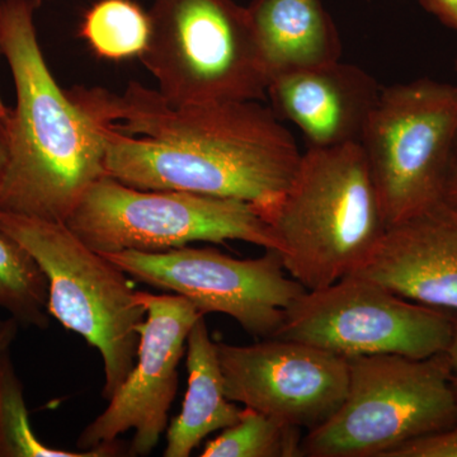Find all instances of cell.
I'll list each match as a JSON object with an SVG mask.
<instances>
[{
	"label": "cell",
	"mask_w": 457,
	"mask_h": 457,
	"mask_svg": "<svg viewBox=\"0 0 457 457\" xmlns=\"http://www.w3.org/2000/svg\"><path fill=\"white\" fill-rule=\"evenodd\" d=\"M69 92L104 123L108 176L130 187L234 198L263 216L302 162L293 134L260 101L173 104L137 82L122 95Z\"/></svg>",
	"instance_id": "1"
},
{
	"label": "cell",
	"mask_w": 457,
	"mask_h": 457,
	"mask_svg": "<svg viewBox=\"0 0 457 457\" xmlns=\"http://www.w3.org/2000/svg\"><path fill=\"white\" fill-rule=\"evenodd\" d=\"M3 54L16 88L0 212L65 222L106 171L102 125L56 82L42 54L32 0H2Z\"/></svg>",
	"instance_id": "2"
},
{
	"label": "cell",
	"mask_w": 457,
	"mask_h": 457,
	"mask_svg": "<svg viewBox=\"0 0 457 457\" xmlns=\"http://www.w3.org/2000/svg\"><path fill=\"white\" fill-rule=\"evenodd\" d=\"M263 218L286 272L306 290L359 270L389 228L360 144L306 150L293 182Z\"/></svg>",
	"instance_id": "3"
},
{
	"label": "cell",
	"mask_w": 457,
	"mask_h": 457,
	"mask_svg": "<svg viewBox=\"0 0 457 457\" xmlns=\"http://www.w3.org/2000/svg\"><path fill=\"white\" fill-rule=\"evenodd\" d=\"M345 399L308 431L302 456L387 457L394 450L457 423V396L446 352L352 357Z\"/></svg>",
	"instance_id": "4"
},
{
	"label": "cell",
	"mask_w": 457,
	"mask_h": 457,
	"mask_svg": "<svg viewBox=\"0 0 457 457\" xmlns=\"http://www.w3.org/2000/svg\"><path fill=\"white\" fill-rule=\"evenodd\" d=\"M0 228L25 246L47 279V312L101 354L110 400L126 380L139 350L146 309L128 276L90 249L65 222L0 212Z\"/></svg>",
	"instance_id": "5"
},
{
	"label": "cell",
	"mask_w": 457,
	"mask_h": 457,
	"mask_svg": "<svg viewBox=\"0 0 457 457\" xmlns=\"http://www.w3.org/2000/svg\"><path fill=\"white\" fill-rule=\"evenodd\" d=\"M152 33L139 57L173 104L267 98L246 8L233 0H155Z\"/></svg>",
	"instance_id": "6"
},
{
	"label": "cell",
	"mask_w": 457,
	"mask_h": 457,
	"mask_svg": "<svg viewBox=\"0 0 457 457\" xmlns=\"http://www.w3.org/2000/svg\"><path fill=\"white\" fill-rule=\"evenodd\" d=\"M98 253H161L196 242L228 240L278 251L269 222L253 204L185 191H155L104 176L90 186L65 221Z\"/></svg>",
	"instance_id": "7"
},
{
	"label": "cell",
	"mask_w": 457,
	"mask_h": 457,
	"mask_svg": "<svg viewBox=\"0 0 457 457\" xmlns=\"http://www.w3.org/2000/svg\"><path fill=\"white\" fill-rule=\"evenodd\" d=\"M457 135V84L423 79L381 90L360 145L387 227L444 200Z\"/></svg>",
	"instance_id": "8"
},
{
	"label": "cell",
	"mask_w": 457,
	"mask_h": 457,
	"mask_svg": "<svg viewBox=\"0 0 457 457\" xmlns=\"http://www.w3.org/2000/svg\"><path fill=\"white\" fill-rule=\"evenodd\" d=\"M453 312L405 299L363 276L306 290L287 309L278 338L345 357L399 354L427 359L446 352Z\"/></svg>",
	"instance_id": "9"
},
{
	"label": "cell",
	"mask_w": 457,
	"mask_h": 457,
	"mask_svg": "<svg viewBox=\"0 0 457 457\" xmlns=\"http://www.w3.org/2000/svg\"><path fill=\"white\" fill-rule=\"evenodd\" d=\"M143 284L180 295L204 315L220 312L249 335L272 338L306 288L285 270L278 251L237 260L213 248L182 246L161 253H101Z\"/></svg>",
	"instance_id": "10"
},
{
	"label": "cell",
	"mask_w": 457,
	"mask_h": 457,
	"mask_svg": "<svg viewBox=\"0 0 457 457\" xmlns=\"http://www.w3.org/2000/svg\"><path fill=\"white\" fill-rule=\"evenodd\" d=\"M137 296L145 306L146 318L137 328V362L104 413L80 433V451L114 444L119 436L134 429L129 455L147 456L167 429L188 335L204 315L180 295L137 291Z\"/></svg>",
	"instance_id": "11"
},
{
	"label": "cell",
	"mask_w": 457,
	"mask_h": 457,
	"mask_svg": "<svg viewBox=\"0 0 457 457\" xmlns=\"http://www.w3.org/2000/svg\"><path fill=\"white\" fill-rule=\"evenodd\" d=\"M218 345L225 394L231 402L308 431L329 420L345 399L348 360L293 339Z\"/></svg>",
	"instance_id": "12"
},
{
	"label": "cell",
	"mask_w": 457,
	"mask_h": 457,
	"mask_svg": "<svg viewBox=\"0 0 457 457\" xmlns=\"http://www.w3.org/2000/svg\"><path fill=\"white\" fill-rule=\"evenodd\" d=\"M356 275L393 293L457 314V206L441 200L387 228Z\"/></svg>",
	"instance_id": "13"
},
{
	"label": "cell",
	"mask_w": 457,
	"mask_h": 457,
	"mask_svg": "<svg viewBox=\"0 0 457 457\" xmlns=\"http://www.w3.org/2000/svg\"><path fill=\"white\" fill-rule=\"evenodd\" d=\"M383 87L363 69L333 64L270 80L267 98L282 122L302 131L308 149L360 144Z\"/></svg>",
	"instance_id": "14"
},
{
	"label": "cell",
	"mask_w": 457,
	"mask_h": 457,
	"mask_svg": "<svg viewBox=\"0 0 457 457\" xmlns=\"http://www.w3.org/2000/svg\"><path fill=\"white\" fill-rule=\"evenodd\" d=\"M246 11L269 84L341 59L338 29L321 0H253Z\"/></svg>",
	"instance_id": "15"
},
{
	"label": "cell",
	"mask_w": 457,
	"mask_h": 457,
	"mask_svg": "<svg viewBox=\"0 0 457 457\" xmlns=\"http://www.w3.org/2000/svg\"><path fill=\"white\" fill-rule=\"evenodd\" d=\"M204 317L198 319L187 338L188 386L182 411L167 429L164 457H188L213 432L239 420L242 409L225 394L218 345Z\"/></svg>",
	"instance_id": "16"
},
{
	"label": "cell",
	"mask_w": 457,
	"mask_h": 457,
	"mask_svg": "<svg viewBox=\"0 0 457 457\" xmlns=\"http://www.w3.org/2000/svg\"><path fill=\"white\" fill-rule=\"evenodd\" d=\"M20 323L9 317L0 320V457H110L117 455L116 444L90 451L55 449L36 436L26 407L23 386L14 369L12 347Z\"/></svg>",
	"instance_id": "17"
},
{
	"label": "cell",
	"mask_w": 457,
	"mask_h": 457,
	"mask_svg": "<svg viewBox=\"0 0 457 457\" xmlns=\"http://www.w3.org/2000/svg\"><path fill=\"white\" fill-rule=\"evenodd\" d=\"M152 33L149 12L135 0H98L84 13L78 35L99 59L143 55Z\"/></svg>",
	"instance_id": "18"
},
{
	"label": "cell",
	"mask_w": 457,
	"mask_h": 457,
	"mask_svg": "<svg viewBox=\"0 0 457 457\" xmlns=\"http://www.w3.org/2000/svg\"><path fill=\"white\" fill-rule=\"evenodd\" d=\"M49 287L44 272L25 246L0 228V311L21 327L47 329Z\"/></svg>",
	"instance_id": "19"
},
{
	"label": "cell",
	"mask_w": 457,
	"mask_h": 457,
	"mask_svg": "<svg viewBox=\"0 0 457 457\" xmlns=\"http://www.w3.org/2000/svg\"><path fill=\"white\" fill-rule=\"evenodd\" d=\"M302 440V428L245 407L237 423L204 445L201 456L299 457Z\"/></svg>",
	"instance_id": "20"
},
{
	"label": "cell",
	"mask_w": 457,
	"mask_h": 457,
	"mask_svg": "<svg viewBox=\"0 0 457 457\" xmlns=\"http://www.w3.org/2000/svg\"><path fill=\"white\" fill-rule=\"evenodd\" d=\"M387 457H457V423L445 431L408 442Z\"/></svg>",
	"instance_id": "21"
},
{
	"label": "cell",
	"mask_w": 457,
	"mask_h": 457,
	"mask_svg": "<svg viewBox=\"0 0 457 457\" xmlns=\"http://www.w3.org/2000/svg\"><path fill=\"white\" fill-rule=\"evenodd\" d=\"M427 12L457 33V0H420Z\"/></svg>",
	"instance_id": "22"
},
{
	"label": "cell",
	"mask_w": 457,
	"mask_h": 457,
	"mask_svg": "<svg viewBox=\"0 0 457 457\" xmlns=\"http://www.w3.org/2000/svg\"><path fill=\"white\" fill-rule=\"evenodd\" d=\"M444 200L457 206V135L445 180Z\"/></svg>",
	"instance_id": "23"
},
{
	"label": "cell",
	"mask_w": 457,
	"mask_h": 457,
	"mask_svg": "<svg viewBox=\"0 0 457 457\" xmlns=\"http://www.w3.org/2000/svg\"><path fill=\"white\" fill-rule=\"evenodd\" d=\"M8 119L0 117V188H2L3 180H4L5 173L9 163V132Z\"/></svg>",
	"instance_id": "24"
},
{
	"label": "cell",
	"mask_w": 457,
	"mask_h": 457,
	"mask_svg": "<svg viewBox=\"0 0 457 457\" xmlns=\"http://www.w3.org/2000/svg\"><path fill=\"white\" fill-rule=\"evenodd\" d=\"M451 370V384L457 396V314H453V329L449 347L446 350Z\"/></svg>",
	"instance_id": "25"
},
{
	"label": "cell",
	"mask_w": 457,
	"mask_h": 457,
	"mask_svg": "<svg viewBox=\"0 0 457 457\" xmlns=\"http://www.w3.org/2000/svg\"><path fill=\"white\" fill-rule=\"evenodd\" d=\"M2 14H3V4H2V0H0V59H2L3 56H4V54H3V41H2ZM9 111H11V108H8L7 106H5L4 101H3V98H2V93H0V117H3V119H8Z\"/></svg>",
	"instance_id": "26"
},
{
	"label": "cell",
	"mask_w": 457,
	"mask_h": 457,
	"mask_svg": "<svg viewBox=\"0 0 457 457\" xmlns=\"http://www.w3.org/2000/svg\"><path fill=\"white\" fill-rule=\"evenodd\" d=\"M42 2H44V0H32V3L35 4L36 8H40Z\"/></svg>",
	"instance_id": "27"
},
{
	"label": "cell",
	"mask_w": 457,
	"mask_h": 457,
	"mask_svg": "<svg viewBox=\"0 0 457 457\" xmlns=\"http://www.w3.org/2000/svg\"><path fill=\"white\" fill-rule=\"evenodd\" d=\"M456 71H457V57H456Z\"/></svg>",
	"instance_id": "28"
}]
</instances>
